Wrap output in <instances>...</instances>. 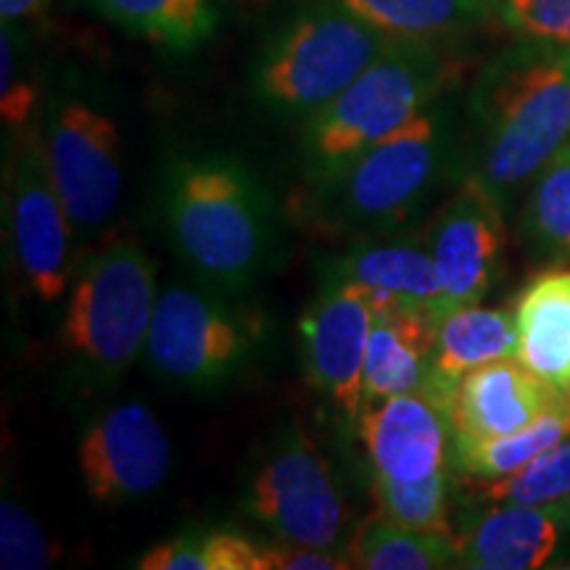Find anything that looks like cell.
Masks as SVG:
<instances>
[{
	"label": "cell",
	"instance_id": "4fadbf2b",
	"mask_svg": "<svg viewBox=\"0 0 570 570\" xmlns=\"http://www.w3.org/2000/svg\"><path fill=\"white\" fill-rule=\"evenodd\" d=\"M425 238L444 288V312L479 304L494 285L508 246L502 202L479 175H470L441 206Z\"/></svg>",
	"mask_w": 570,
	"mask_h": 570
},
{
	"label": "cell",
	"instance_id": "52a82bcc",
	"mask_svg": "<svg viewBox=\"0 0 570 570\" xmlns=\"http://www.w3.org/2000/svg\"><path fill=\"white\" fill-rule=\"evenodd\" d=\"M223 291L173 283L156 298L146 360L164 381L188 391L233 383L252 365L262 323Z\"/></svg>",
	"mask_w": 570,
	"mask_h": 570
},
{
	"label": "cell",
	"instance_id": "d4e9b609",
	"mask_svg": "<svg viewBox=\"0 0 570 570\" xmlns=\"http://www.w3.org/2000/svg\"><path fill=\"white\" fill-rule=\"evenodd\" d=\"M523 233L541 256H570V140L537 173Z\"/></svg>",
	"mask_w": 570,
	"mask_h": 570
},
{
	"label": "cell",
	"instance_id": "ac0fdd59",
	"mask_svg": "<svg viewBox=\"0 0 570 570\" xmlns=\"http://www.w3.org/2000/svg\"><path fill=\"white\" fill-rule=\"evenodd\" d=\"M365 356V407L381 399L420 391L431 381L439 317L415 309H373Z\"/></svg>",
	"mask_w": 570,
	"mask_h": 570
},
{
	"label": "cell",
	"instance_id": "9c48e42d",
	"mask_svg": "<svg viewBox=\"0 0 570 570\" xmlns=\"http://www.w3.org/2000/svg\"><path fill=\"white\" fill-rule=\"evenodd\" d=\"M42 151L77 238H92L111 225L122 204V138L117 122L80 96L48 104Z\"/></svg>",
	"mask_w": 570,
	"mask_h": 570
},
{
	"label": "cell",
	"instance_id": "1f68e13d",
	"mask_svg": "<svg viewBox=\"0 0 570 570\" xmlns=\"http://www.w3.org/2000/svg\"><path fill=\"white\" fill-rule=\"evenodd\" d=\"M354 568L348 552L338 547L294 544V541L275 539L267 544V570H344Z\"/></svg>",
	"mask_w": 570,
	"mask_h": 570
},
{
	"label": "cell",
	"instance_id": "8992f818",
	"mask_svg": "<svg viewBox=\"0 0 570 570\" xmlns=\"http://www.w3.org/2000/svg\"><path fill=\"white\" fill-rule=\"evenodd\" d=\"M446 151L444 114L428 106L336 175L312 185L320 219L325 227L362 238L396 233L431 196Z\"/></svg>",
	"mask_w": 570,
	"mask_h": 570
},
{
	"label": "cell",
	"instance_id": "603a6c76",
	"mask_svg": "<svg viewBox=\"0 0 570 570\" xmlns=\"http://www.w3.org/2000/svg\"><path fill=\"white\" fill-rule=\"evenodd\" d=\"M348 560L365 570H433L460 566V539L454 533L415 531L375 512L356 525L348 539Z\"/></svg>",
	"mask_w": 570,
	"mask_h": 570
},
{
	"label": "cell",
	"instance_id": "4dcf8cb0",
	"mask_svg": "<svg viewBox=\"0 0 570 570\" xmlns=\"http://www.w3.org/2000/svg\"><path fill=\"white\" fill-rule=\"evenodd\" d=\"M206 570H267V544L233 529H202Z\"/></svg>",
	"mask_w": 570,
	"mask_h": 570
},
{
	"label": "cell",
	"instance_id": "e0dca14e",
	"mask_svg": "<svg viewBox=\"0 0 570 570\" xmlns=\"http://www.w3.org/2000/svg\"><path fill=\"white\" fill-rule=\"evenodd\" d=\"M515 356L550 386H570V269H547L520 291Z\"/></svg>",
	"mask_w": 570,
	"mask_h": 570
},
{
	"label": "cell",
	"instance_id": "44dd1931",
	"mask_svg": "<svg viewBox=\"0 0 570 570\" xmlns=\"http://www.w3.org/2000/svg\"><path fill=\"white\" fill-rule=\"evenodd\" d=\"M125 32L169 51H194L217 32V0H82Z\"/></svg>",
	"mask_w": 570,
	"mask_h": 570
},
{
	"label": "cell",
	"instance_id": "30bf717a",
	"mask_svg": "<svg viewBox=\"0 0 570 570\" xmlns=\"http://www.w3.org/2000/svg\"><path fill=\"white\" fill-rule=\"evenodd\" d=\"M6 230L21 283L40 304H59L75 281V225L48 173L42 135L21 130L6 161Z\"/></svg>",
	"mask_w": 570,
	"mask_h": 570
},
{
	"label": "cell",
	"instance_id": "3957f363",
	"mask_svg": "<svg viewBox=\"0 0 570 570\" xmlns=\"http://www.w3.org/2000/svg\"><path fill=\"white\" fill-rule=\"evenodd\" d=\"M444 77L446 63L433 42L391 40L338 98L306 119L302 135L306 183L327 180L425 111Z\"/></svg>",
	"mask_w": 570,
	"mask_h": 570
},
{
	"label": "cell",
	"instance_id": "5b68a950",
	"mask_svg": "<svg viewBox=\"0 0 570 570\" xmlns=\"http://www.w3.org/2000/svg\"><path fill=\"white\" fill-rule=\"evenodd\" d=\"M389 38L338 0L291 13L254 63L256 98L285 119H309L389 48Z\"/></svg>",
	"mask_w": 570,
	"mask_h": 570
},
{
	"label": "cell",
	"instance_id": "7a4b0ae2",
	"mask_svg": "<svg viewBox=\"0 0 570 570\" xmlns=\"http://www.w3.org/2000/svg\"><path fill=\"white\" fill-rule=\"evenodd\" d=\"M479 177L510 194L570 140V48L523 38L481 69L473 88Z\"/></svg>",
	"mask_w": 570,
	"mask_h": 570
},
{
	"label": "cell",
	"instance_id": "8d00e7d4",
	"mask_svg": "<svg viewBox=\"0 0 570 570\" xmlns=\"http://www.w3.org/2000/svg\"><path fill=\"white\" fill-rule=\"evenodd\" d=\"M489 3H491V6H499V3H502V0H489Z\"/></svg>",
	"mask_w": 570,
	"mask_h": 570
},
{
	"label": "cell",
	"instance_id": "836d02e7",
	"mask_svg": "<svg viewBox=\"0 0 570 570\" xmlns=\"http://www.w3.org/2000/svg\"><path fill=\"white\" fill-rule=\"evenodd\" d=\"M48 0H0V17L3 21H21L40 13Z\"/></svg>",
	"mask_w": 570,
	"mask_h": 570
},
{
	"label": "cell",
	"instance_id": "83f0119b",
	"mask_svg": "<svg viewBox=\"0 0 570 570\" xmlns=\"http://www.w3.org/2000/svg\"><path fill=\"white\" fill-rule=\"evenodd\" d=\"M40 85L32 48L17 21H3L0 32V117L13 132L27 130L38 109Z\"/></svg>",
	"mask_w": 570,
	"mask_h": 570
},
{
	"label": "cell",
	"instance_id": "ffe728a7",
	"mask_svg": "<svg viewBox=\"0 0 570 570\" xmlns=\"http://www.w3.org/2000/svg\"><path fill=\"white\" fill-rule=\"evenodd\" d=\"M515 356L512 312L458 306L439 317L431 354V381L425 389L452 399L458 381L470 370Z\"/></svg>",
	"mask_w": 570,
	"mask_h": 570
},
{
	"label": "cell",
	"instance_id": "484cf974",
	"mask_svg": "<svg viewBox=\"0 0 570 570\" xmlns=\"http://www.w3.org/2000/svg\"><path fill=\"white\" fill-rule=\"evenodd\" d=\"M439 470L420 481H391L373 475V497L377 512L415 531L452 533L449 525V473Z\"/></svg>",
	"mask_w": 570,
	"mask_h": 570
},
{
	"label": "cell",
	"instance_id": "d6a6232c",
	"mask_svg": "<svg viewBox=\"0 0 570 570\" xmlns=\"http://www.w3.org/2000/svg\"><path fill=\"white\" fill-rule=\"evenodd\" d=\"M135 566L140 570H206L202 529L180 531L159 541L151 550L142 552Z\"/></svg>",
	"mask_w": 570,
	"mask_h": 570
},
{
	"label": "cell",
	"instance_id": "4316f807",
	"mask_svg": "<svg viewBox=\"0 0 570 570\" xmlns=\"http://www.w3.org/2000/svg\"><path fill=\"white\" fill-rule=\"evenodd\" d=\"M483 497L494 504H531V508H554L570 497V439L560 441L525 462L504 479L487 481Z\"/></svg>",
	"mask_w": 570,
	"mask_h": 570
},
{
	"label": "cell",
	"instance_id": "cb8c5ba5",
	"mask_svg": "<svg viewBox=\"0 0 570 570\" xmlns=\"http://www.w3.org/2000/svg\"><path fill=\"white\" fill-rule=\"evenodd\" d=\"M570 439V410L568 399L541 415L523 431L494 439H454L452 468L479 481H497L515 473L525 462L539 458L541 452Z\"/></svg>",
	"mask_w": 570,
	"mask_h": 570
},
{
	"label": "cell",
	"instance_id": "9a60e30c",
	"mask_svg": "<svg viewBox=\"0 0 570 570\" xmlns=\"http://www.w3.org/2000/svg\"><path fill=\"white\" fill-rule=\"evenodd\" d=\"M323 275L360 288L373 309H415L444 315V288L423 235H377L327 259Z\"/></svg>",
	"mask_w": 570,
	"mask_h": 570
},
{
	"label": "cell",
	"instance_id": "d590c367",
	"mask_svg": "<svg viewBox=\"0 0 570 570\" xmlns=\"http://www.w3.org/2000/svg\"><path fill=\"white\" fill-rule=\"evenodd\" d=\"M566 399H568V410H570V386H568V391H566Z\"/></svg>",
	"mask_w": 570,
	"mask_h": 570
},
{
	"label": "cell",
	"instance_id": "5bb4252c",
	"mask_svg": "<svg viewBox=\"0 0 570 570\" xmlns=\"http://www.w3.org/2000/svg\"><path fill=\"white\" fill-rule=\"evenodd\" d=\"M449 399L431 389L396 394L367 404L360 415V439L373 475L420 481L452 468V412Z\"/></svg>",
	"mask_w": 570,
	"mask_h": 570
},
{
	"label": "cell",
	"instance_id": "e575fe53",
	"mask_svg": "<svg viewBox=\"0 0 570 570\" xmlns=\"http://www.w3.org/2000/svg\"><path fill=\"white\" fill-rule=\"evenodd\" d=\"M554 515H558V520L562 525H568L570 529V497L566 499V502H560V504H554V508H550Z\"/></svg>",
	"mask_w": 570,
	"mask_h": 570
},
{
	"label": "cell",
	"instance_id": "7402d4cb",
	"mask_svg": "<svg viewBox=\"0 0 570 570\" xmlns=\"http://www.w3.org/2000/svg\"><path fill=\"white\" fill-rule=\"evenodd\" d=\"M389 40L436 42L483 24L489 0H338Z\"/></svg>",
	"mask_w": 570,
	"mask_h": 570
},
{
	"label": "cell",
	"instance_id": "ba28073f",
	"mask_svg": "<svg viewBox=\"0 0 570 570\" xmlns=\"http://www.w3.org/2000/svg\"><path fill=\"white\" fill-rule=\"evenodd\" d=\"M246 515L273 539L312 547H338L346 508L333 468L315 439L302 428H285L248 475Z\"/></svg>",
	"mask_w": 570,
	"mask_h": 570
},
{
	"label": "cell",
	"instance_id": "f546056e",
	"mask_svg": "<svg viewBox=\"0 0 570 570\" xmlns=\"http://www.w3.org/2000/svg\"><path fill=\"white\" fill-rule=\"evenodd\" d=\"M499 17L523 38L570 48V0H502Z\"/></svg>",
	"mask_w": 570,
	"mask_h": 570
},
{
	"label": "cell",
	"instance_id": "8fae6325",
	"mask_svg": "<svg viewBox=\"0 0 570 570\" xmlns=\"http://www.w3.org/2000/svg\"><path fill=\"white\" fill-rule=\"evenodd\" d=\"M85 491L98 504H130L167 481L173 446L146 404L125 402L92 417L77 441Z\"/></svg>",
	"mask_w": 570,
	"mask_h": 570
},
{
	"label": "cell",
	"instance_id": "7c38bea8",
	"mask_svg": "<svg viewBox=\"0 0 570 570\" xmlns=\"http://www.w3.org/2000/svg\"><path fill=\"white\" fill-rule=\"evenodd\" d=\"M373 304L354 285L323 277V288L298 320L304 377L348 417L365 410V356Z\"/></svg>",
	"mask_w": 570,
	"mask_h": 570
},
{
	"label": "cell",
	"instance_id": "d6986e66",
	"mask_svg": "<svg viewBox=\"0 0 570 570\" xmlns=\"http://www.w3.org/2000/svg\"><path fill=\"white\" fill-rule=\"evenodd\" d=\"M562 523L550 508L497 504L460 539V566L479 570H531L550 562Z\"/></svg>",
	"mask_w": 570,
	"mask_h": 570
},
{
	"label": "cell",
	"instance_id": "6da1fadb",
	"mask_svg": "<svg viewBox=\"0 0 570 570\" xmlns=\"http://www.w3.org/2000/svg\"><path fill=\"white\" fill-rule=\"evenodd\" d=\"M161 219L185 269L223 294H246L273 265L275 198L238 156H177L164 173Z\"/></svg>",
	"mask_w": 570,
	"mask_h": 570
},
{
	"label": "cell",
	"instance_id": "2e32d148",
	"mask_svg": "<svg viewBox=\"0 0 570 570\" xmlns=\"http://www.w3.org/2000/svg\"><path fill=\"white\" fill-rule=\"evenodd\" d=\"M566 402V391L531 373L518 356L470 370L452 394L454 439H494L523 431Z\"/></svg>",
	"mask_w": 570,
	"mask_h": 570
},
{
	"label": "cell",
	"instance_id": "f1b7e54d",
	"mask_svg": "<svg viewBox=\"0 0 570 570\" xmlns=\"http://www.w3.org/2000/svg\"><path fill=\"white\" fill-rule=\"evenodd\" d=\"M53 562L56 554L35 518L19 502L3 497L0 502V566L6 570H30L48 568Z\"/></svg>",
	"mask_w": 570,
	"mask_h": 570
},
{
	"label": "cell",
	"instance_id": "277c9868",
	"mask_svg": "<svg viewBox=\"0 0 570 570\" xmlns=\"http://www.w3.org/2000/svg\"><path fill=\"white\" fill-rule=\"evenodd\" d=\"M156 269L135 240H114L77 269L61 320V348L92 386H111L146 352Z\"/></svg>",
	"mask_w": 570,
	"mask_h": 570
}]
</instances>
